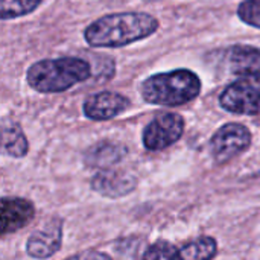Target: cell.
Masks as SVG:
<instances>
[{"mask_svg":"<svg viewBox=\"0 0 260 260\" xmlns=\"http://www.w3.org/2000/svg\"><path fill=\"white\" fill-rule=\"evenodd\" d=\"M158 26L160 21L146 12H116L91 21L84 38L91 47L117 49L154 35Z\"/></svg>","mask_w":260,"mask_h":260,"instance_id":"6da1fadb","label":"cell"},{"mask_svg":"<svg viewBox=\"0 0 260 260\" xmlns=\"http://www.w3.org/2000/svg\"><path fill=\"white\" fill-rule=\"evenodd\" d=\"M90 76V62L76 56H62L34 62L26 72V82L38 93H61Z\"/></svg>","mask_w":260,"mask_h":260,"instance_id":"7a4b0ae2","label":"cell"},{"mask_svg":"<svg viewBox=\"0 0 260 260\" xmlns=\"http://www.w3.org/2000/svg\"><path fill=\"white\" fill-rule=\"evenodd\" d=\"M201 93L200 76L187 69L155 73L140 84L142 99L152 105L180 107L195 101Z\"/></svg>","mask_w":260,"mask_h":260,"instance_id":"3957f363","label":"cell"},{"mask_svg":"<svg viewBox=\"0 0 260 260\" xmlns=\"http://www.w3.org/2000/svg\"><path fill=\"white\" fill-rule=\"evenodd\" d=\"M219 105L233 114H260V75H247L225 87L219 96Z\"/></svg>","mask_w":260,"mask_h":260,"instance_id":"277c9868","label":"cell"},{"mask_svg":"<svg viewBox=\"0 0 260 260\" xmlns=\"http://www.w3.org/2000/svg\"><path fill=\"white\" fill-rule=\"evenodd\" d=\"M251 131L238 122L222 125L210 139V154L215 163L225 165L244 154L251 145Z\"/></svg>","mask_w":260,"mask_h":260,"instance_id":"5b68a950","label":"cell"},{"mask_svg":"<svg viewBox=\"0 0 260 260\" xmlns=\"http://www.w3.org/2000/svg\"><path fill=\"white\" fill-rule=\"evenodd\" d=\"M186 120L178 113H160L143 129L142 142L148 151H163L184 134Z\"/></svg>","mask_w":260,"mask_h":260,"instance_id":"8992f818","label":"cell"},{"mask_svg":"<svg viewBox=\"0 0 260 260\" xmlns=\"http://www.w3.org/2000/svg\"><path fill=\"white\" fill-rule=\"evenodd\" d=\"M131 107V101L116 91H99L84 101L82 111L85 117L96 122H104L117 117Z\"/></svg>","mask_w":260,"mask_h":260,"instance_id":"52a82bcc","label":"cell"},{"mask_svg":"<svg viewBox=\"0 0 260 260\" xmlns=\"http://www.w3.org/2000/svg\"><path fill=\"white\" fill-rule=\"evenodd\" d=\"M91 189L101 197L117 200L129 195L137 187V178L126 172L117 169H101L91 178Z\"/></svg>","mask_w":260,"mask_h":260,"instance_id":"ba28073f","label":"cell"},{"mask_svg":"<svg viewBox=\"0 0 260 260\" xmlns=\"http://www.w3.org/2000/svg\"><path fill=\"white\" fill-rule=\"evenodd\" d=\"M61 244L62 222L59 219H53L29 236L26 242V251L34 259H49L59 251Z\"/></svg>","mask_w":260,"mask_h":260,"instance_id":"9c48e42d","label":"cell"},{"mask_svg":"<svg viewBox=\"0 0 260 260\" xmlns=\"http://www.w3.org/2000/svg\"><path fill=\"white\" fill-rule=\"evenodd\" d=\"M0 216H2L0 218L2 236H8L30 224V221L35 216V207L26 198L3 197Z\"/></svg>","mask_w":260,"mask_h":260,"instance_id":"30bf717a","label":"cell"},{"mask_svg":"<svg viewBox=\"0 0 260 260\" xmlns=\"http://www.w3.org/2000/svg\"><path fill=\"white\" fill-rule=\"evenodd\" d=\"M224 64L238 76L260 73V47L236 44L224 50Z\"/></svg>","mask_w":260,"mask_h":260,"instance_id":"8fae6325","label":"cell"},{"mask_svg":"<svg viewBox=\"0 0 260 260\" xmlns=\"http://www.w3.org/2000/svg\"><path fill=\"white\" fill-rule=\"evenodd\" d=\"M126 154H128L126 146L117 142L102 140V142L94 143L85 151L84 161L88 168L107 169L120 163L126 157Z\"/></svg>","mask_w":260,"mask_h":260,"instance_id":"7c38bea8","label":"cell"},{"mask_svg":"<svg viewBox=\"0 0 260 260\" xmlns=\"http://www.w3.org/2000/svg\"><path fill=\"white\" fill-rule=\"evenodd\" d=\"M2 152L14 158H23L29 152V142L21 126L6 117L2 120Z\"/></svg>","mask_w":260,"mask_h":260,"instance_id":"4fadbf2b","label":"cell"},{"mask_svg":"<svg viewBox=\"0 0 260 260\" xmlns=\"http://www.w3.org/2000/svg\"><path fill=\"white\" fill-rule=\"evenodd\" d=\"M218 253V242L212 236H201L183 248H180L178 259L186 260H207L213 259Z\"/></svg>","mask_w":260,"mask_h":260,"instance_id":"5bb4252c","label":"cell"},{"mask_svg":"<svg viewBox=\"0 0 260 260\" xmlns=\"http://www.w3.org/2000/svg\"><path fill=\"white\" fill-rule=\"evenodd\" d=\"M43 0H0L2 20H12L34 12Z\"/></svg>","mask_w":260,"mask_h":260,"instance_id":"9a60e30c","label":"cell"},{"mask_svg":"<svg viewBox=\"0 0 260 260\" xmlns=\"http://www.w3.org/2000/svg\"><path fill=\"white\" fill-rule=\"evenodd\" d=\"M180 248L166 241H158L143 251V259H178Z\"/></svg>","mask_w":260,"mask_h":260,"instance_id":"2e32d148","label":"cell"},{"mask_svg":"<svg viewBox=\"0 0 260 260\" xmlns=\"http://www.w3.org/2000/svg\"><path fill=\"white\" fill-rule=\"evenodd\" d=\"M239 18L256 29H260V0H244L238 8Z\"/></svg>","mask_w":260,"mask_h":260,"instance_id":"e0dca14e","label":"cell"},{"mask_svg":"<svg viewBox=\"0 0 260 260\" xmlns=\"http://www.w3.org/2000/svg\"><path fill=\"white\" fill-rule=\"evenodd\" d=\"M72 259H110L108 254L99 253V251H87V253H78L75 256H70Z\"/></svg>","mask_w":260,"mask_h":260,"instance_id":"ac0fdd59","label":"cell"},{"mask_svg":"<svg viewBox=\"0 0 260 260\" xmlns=\"http://www.w3.org/2000/svg\"><path fill=\"white\" fill-rule=\"evenodd\" d=\"M143 2H146V3H154V2H160V0H143Z\"/></svg>","mask_w":260,"mask_h":260,"instance_id":"d6986e66","label":"cell"}]
</instances>
